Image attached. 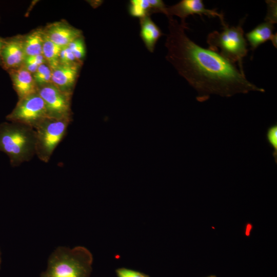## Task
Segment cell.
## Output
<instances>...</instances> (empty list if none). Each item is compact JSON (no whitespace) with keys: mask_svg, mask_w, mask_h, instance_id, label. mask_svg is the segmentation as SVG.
I'll use <instances>...</instances> for the list:
<instances>
[{"mask_svg":"<svg viewBox=\"0 0 277 277\" xmlns=\"http://www.w3.org/2000/svg\"><path fill=\"white\" fill-rule=\"evenodd\" d=\"M81 64H59L52 69L51 83L60 90L72 94Z\"/></svg>","mask_w":277,"mask_h":277,"instance_id":"obj_10","label":"cell"},{"mask_svg":"<svg viewBox=\"0 0 277 277\" xmlns=\"http://www.w3.org/2000/svg\"><path fill=\"white\" fill-rule=\"evenodd\" d=\"M35 131L27 125L4 122L0 124V151L9 157L13 167L30 161L35 154Z\"/></svg>","mask_w":277,"mask_h":277,"instance_id":"obj_3","label":"cell"},{"mask_svg":"<svg viewBox=\"0 0 277 277\" xmlns=\"http://www.w3.org/2000/svg\"><path fill=\"white\" fill-rule=\"evenodd\" d=\"M267 5V12L265 17V21L269 22L274 25L277 22V3L276 1L267 0L266 1Z\"/></svg>","mask_w":277,"mask_h":277,"instance_id":"obj_21","label":"cell"},{"mask_svg":"<svg viewBox=\"0 0 277 277\" xmlns=\"http://www.w3.org/2000/svg\"><path fill=\"white\" fill-rule=\"evenodd\" d=\"M74 63H80L76 61L70 49L68 46L62 48L60 55V64Z\"/></svg>","mask_w":277,"mask_h":277,"instance_id":"obj_22","label":"cell"},{"mask_svg":"<svg viewBox=\"0 0 277 277\" xmlns=\"http://www.w3.org/2000/svg\"><path fill=\"white\" fill-rule=\"evenodd\" d=\"M194 14H198L201 17L203 15L209 17H218L222 26L226 23L222 12L219 13L216 9L206 8L202 0L181 1L173 6L167 7L166 15L167 17L176 16L181 19V23H185L189 15Z\"/></svg>","mask_w":277,"mask_h":277,"instance_id":"obj_8","label":"cell"},{"mask_svg":"<svg viewBox=\"0 0 277 277\" xmlns=\"http://www.w3.org/2000/svg\"><path fill=\"white\" fill-rule=\"evenodd\" d=\"M22 38L14 36L5 38L1 55V65L8 72L22 66L25 58Z\"/></svg>","mask_w":277,"mask_h":277,"instance_id":"obj_9","label":"cell"},{"mask_svg":"<svg viewBox=\"0 0 277 277\" xmlns=\"http://www.w3.org/2000/svg\"><path fill=\"white\" fill-rule=\"evenodd\" d=\"M93 257L86 248L60 246L50 255L41 277H90Z\"/></svg>","mask_w":277,"mask_h":277,"instance_id":"obj_2","label":"cell"},{"mask_svg":"<svg viewBox=\"0 0 277 277\" xmlns=\"http://www.w3.org/2000/svg\"><path fill=\"white\" fill-rule=\"evenodd\" d=\"M37 93L44 102L49 117L71 120L72 94L60 90L52 83L39 87Z\"/></svg>","mask_w":277,"mask_h":277,"instance_id":"obj_7","label":"cell"},{"mask_svg":"<svg viewBox=\"0 0 277 277\" xmlns=\"http://www.w3.org/2000/svg\"><path fill=\"white\" fill-rule=\"evenodd\" d=\"M54 43L61 48L67 47L72 41L82 36V32L64 22H55L43 30Z\"/></svg>","mask_w":277,"mask_h":277,"instance_id":"obj_11","label":"cell"},{"mask_svg":"<svg viewBox=\"0 0 277 277\" xmlns=\"http://www.w3.org/2000/svg\"><path fill=\"white\" fill-rule=\"evenodd\" d=\"M68 47L70 49L76 61L81 63L86 55V46L82 36L75 39L69 44Z\"/></svg>","mask_w":277,"mask_h":277,"instance_id":"obj_19","label":"cell"},{"mask_svg":"<svg viewBox=\"0 0 277 277\" xmlns=\"http://www.w3.org/2000/svg\"><path fill=\"white\" fill-rule=\"evenodd\" d=\"M273 24L267 22L262 23L254 29L247 33L245 37L249 43L251 50L254 51L259 46L267 41H271L273 45L276 48L277 35L273 33Z\"/></svg>","mask_w":277,"mask_h":277,"instance_id":"obj_13","label":"cell"},{"mask_svg":"<svg viewBox=\"0 0 277 277\" xmlns=\"http://www.w3.org/2000/svg\"><path fill=\"white\" fill-rule=\"evenodd\" d=\"M128 11L131 16L140 19L153 13L150 0H131L129 2Z\"/></svg>","mask_w":277,"mask_h":277,"instance_id":"obj_17","label":"cell"},{"mask_svg":"<svg viewBox=\"0 0 277 277\" xmlns=\"http://www.w3.org/2000/svg\"><path fill=\"white\" fill-rule=\"evenodd\" d=\"M10 76L14 90L18 99L37 92L38 87L32 74L22 65L21 67L10 71Z\"/></svg>","mask_w":277,"mask_h":277,"instance_id":"obj_12","label":"cell"},{"mask_svg":"<svg viewBox=\"0 0 277 277\" xmlns=\"http://www.w3.org/2000/svg\"><path fill=\"white\" fill-rule=\"evenodd\" d=\"M140 23L141 38L148 50L153 52L158 40L163 34L150 16L140 18Z\"/></svg>","mask_w":277,"mask_h":277,"instance_id":"obj_14","label":"cell"},{"mask_svg":"<svg viewBox=\"0 0 277 277\" xmlns=\"http://www.w3.org/2000/svg\"><path fill=\"white\" fill-rule=\"evenodd\" d=\"M44 63H46V62L43 55L40 54L25 57L23 64H32L39 66Z\"/></svg>","mask_w":277,"mask_h":277,"instance_id":"obj_24","label":"cell"},{"mask_svg":"<svg viewBox=\"0 0 277 277\" xmlns=\"http://www.w3.org/2000/svg\"><path fill=\"white\" fill-rule=\"evenodd\" d=\"M4 42H5V38H3L0 37V64L1 63V52H2L3 45L4 44Z\"/></svg>","mask_w":277,"mask_h":277,"instance_id":"obj_25","label":"cell"},{"mask_svg":"<svg viewBox=\"0 0 277 277\" xmlns=\"http://www.w3.org/2000/svg\"><path fill=\"white\" fill-rule=\"evenodd\" d=\"M118 277H149L148 275L127 268H119L116 271Z\"/></svg>","mask_w":277,"mask_h":277,"instance_id":"obj_23","label":"cell"},{"mask_svg":"<svg viewBox=\"0 0 277 277\" xmlns=\"http://www.w3.org/2000/svg\"><path fill=\"white\" fill-rule=\"evenodd\" d=\"M266 140L272 148V155L275 163H277V125L274 124L270 126L267 130L266 134Z\"/></svg>","mask_w":277,"mask_h":277,"instance_id":"obj_20","label":"cell"},{"mask_svg":"<svg viewBox=\"0 0 277 277\" xmlns=\"http://www.w3.org/2000/svg\"><path fill=\"white\" fill-rule=\"evenodd\" d=\"M71 120L48 117L34 129L35 131V154L42 161L47 163L66 134Z\"/></svg>","mask_w":277,"mask_h":277,"instance_id":"obj_5","label":"cell"},{"mask_svg":"<svg viewBox=\"0 0 277 277\" xmlns=\"http://www.w3.org/2000/svg\"><path fill=\"white\" fill-rule=\"evenodd\" d=\"M44 39V32L41 30L34 31L22 39L26 57L42 54Z\"/></svg>","mask_w":277,"mask_h":277,"instance_id":"obj_15","label":"cell"},{"mask_svg":"<svg viewBox=\"0 0 277 277\" xmlns=\"http://www.w3.org/2000/svg\"><path fill=\"white\" fill-rule=\"evenodd\" d=\"M48 117L44 102L37 92L18 99L15 108L6 118L10 122L24 124L34 128Z\"/></svg>","mask_w":277,"mask_h":277,"instance_id":"obj_6","label":"cell"},{"mask_svg":"<svg viewBox=\"0 0 277 277\" xmlns=\"http://www.w3.org/2000/svg\"><path fill=\"white\" fill-rule=\"evenodd\" d=\"M2 253H1V249H0V269H1V263H2Z\"/></svg>","mask_w":277,"mask_h":277,"instance_id":"obj_26","label":"cell"},{"mask_svg":"<svg viewBox=\"0 0 277 277\" xmlns=\"http://www.w3.org/2000/svg\"><path fill=\"white\" fill-rule=\"evenodd\" d=\"M32 76L38 88L51 83L52 69L47 63L43 64L39 66Z\"/></svg>","mask_w":277,"mask_h":277,"instance_id":"obj_18","label":"cell"},{"mask_svg":"<svg viewBox=\"0 0 277 277\" xmlns=\"http://www.w3.org/2000/svg\"><path fill=\"white\" fill-rule=\"evenodd\" d=\"M245 19L246 17L241 19L236 26L229 27L226 23L221 32L213 31L207 37L208 49L234 64L238 63L240 71L244 74L243 60L248 52L243 28Z\"/></svg>","mask_w":277,"mask_h":277,"instance_id":"obj_4","label":"cell"},{"mask_svg":"<svg viewBox=\"0 0 277 277\" xmlns=\"http://www.w3.org/2000/svg\"><path fill=\"white\" fill-rule=\"evenodd\" d=\"M165 42L166 60L196 91V100L204 102L211 94L230 97L250 91L265 92L249 82L235 64L219 53L204 48L185 33L186 23L168 17Z\"/></svg>","mask_w":277,"mask_h":277,"instance_id":"obj_1","label":"cell"},{"mask_svg":"<svg viewBox=\"0 0 277 277\" xmlns=\"http://www.w3.org/2000/svg\"><path fill=\"white\" fill-rule=\"evenodd\" d=\"M209 277H215L214 276H209Z\"/></svg>","mask_w":277,"mask_h":277,"instance_id":"obj_27","label":"cell"},{"mask_svg":"<svg viewBox=\"0 0 277 277\" xmlns=\"http://www.w3.org/2000/svg\"><path fill=\"white\" fill-rule=\"evenodd\" d=\"M44 34L42 55L46 63L53 69L60 64V55L62 48L52 42L44 33Z\"/></svg>","mask_w":277,"mask_h":277,"instance_id":"obj_16","label":"cell"}]
</instances>
